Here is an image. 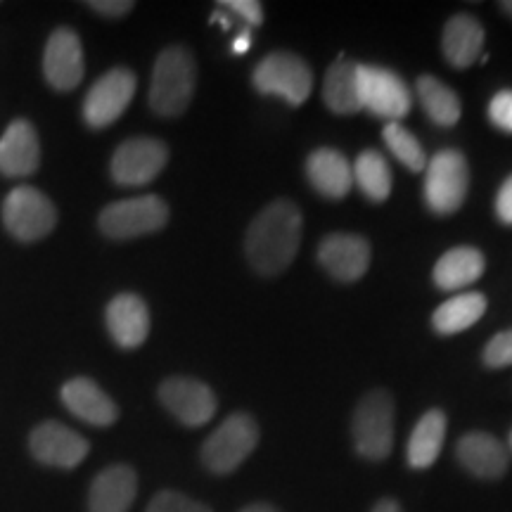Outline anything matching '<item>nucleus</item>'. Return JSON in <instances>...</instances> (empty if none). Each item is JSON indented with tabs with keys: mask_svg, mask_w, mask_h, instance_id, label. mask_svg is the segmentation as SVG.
<instances>
[{
	"mask_svg": "<svg viewBox=\"0 0 512 512\" xmlns=\"http://www.w3.org/2000/svg\"><path fill=\"white\" fill-rule=\"evenodd\" d=\"M302 211L290 200H275L247 228L245 252L261 275H278L292 264L302 245Z\"/></svg>",
	"mask_w": 512,
	"mask_h": 512,
	"instance_id": "1",
	"label": "nucleus"
},
{
	"mask_svg": "<svg viewBox=\"0 0 512 512\" xmlns=\"http://www.w3.org/2000/svg\"><path fill=\"white\" fill-rule=\"evenodd\" d=\"M197 83V64L188 48L169 46L159 53L150 81V107L159 117H178L188 110Z\"/></svg>",
	"mask_w": 512,
	"mask_h": 512,
	"instance_id": "2",
	"label": "nucleus"
},
{
	"mask_svg": "<svg viewBox=\"0 0 512 512\" xmlns=\"http://www.w3.org/2000/svg\"><path fill=\"white\" fill-rule=\"evenodd\" d=\"M351 434L358 456L384 460L394 446V399L387 389H375L358 401Z\"/></svg>",
	"mask_w": 512,
	"mask_h": 512,
	"instance_id": "3",
	"label": "nucleus"
},
{
	"mask_svg": "<svg viewBox=\"0 0 512 512\" xmlns=\"http://www.w3.org/2000/svg\"><path fill=\"white\" fill-rule=\"evenodd\" d=\"M259 444V427L247 413H233L209 434L202 446V463L214 475H230Z\"/></svg>",
	"mask_w": 512,
	"mask_h": 512,
	"instance_id": "4",
	"label": "nucleus"
},
{
	"mask_svg": "<svg viewBox=\"0 0 512 512\" xmlns=\"http://www.w3.org/2000/svg\"><path fill=\"white\" fill-rule=\"evenodd\" d=\"M252 83L259 93L278 95L290 102L292 107L304 105L309 100L313 88L311 67L302 57L287 53V50H275L256 64Z\"/></svg>",
	"mask_w": 512,
	"mask_h": 512,
	"instance_id": "5",
	"label": "nucleus"
},
{
	"mask_svg": "<svg viewBox=\"0 0 512 512\" xmlns=\"http://www.w3.org/2000/svg\"><path fill=\"white\" fill-rule=\"evenodd\" d=\"M169 221V207L162 197L140 195L114 202L100 211L98 226L107 238L131 240L162 230Z\"/></svg>",
	"mask_w": 512,
	"mask_h": 512,
	"instance_id": "6",
	"label": "nucleus"
},
{
	"mask_svg": "<svg viewBox=\"0 0 512 512\" xmlns=\"http://www.w3.org/2000/svg\"><path fill=\"white\" fill-rule=\"evenodd\" d=\"M470 188L467 159L458 150H441L427 162L425 202L434 214L448 216L463 207Z\"/></svg>",
	"mask_w": 512,
	"mask_h": 512,
	"instance_id": "7",
	"label": "nucleus"
},
{
	"mask_svg": "<svg viewBox=\"0 0 512 512\" xmlns=\"http://www.w3.org/2000/svg\"><path fill=\"white\" fill-rule=\"evenodd\" d=\"M3 221L15 240L36 242L53 233L57 209L41 190L31 188V185H19L3 204Z\"/></svg>",
	"mask_w": 512,
	"mask_h": 512,
	"instance_id": "8",
	"label": "nucleus"
},
{
	"mask_svg": "<svg viewBox=\"0 0 512 512\" xmlns=\"http://www.w3.org/2000/svg\"><path fill=\"white\" fill-rule=\"evenodd\" d=\"M358 93H361V107L373 112L375 117L401 121L411 112L413 98L406 81L392 69L375 67V64H358Z\"/></svg>",
	"mask_w": 512,
	"mask_h": 512,
	"instance_id": "9",
	"label": "nucleus"
},
{
	"mask_svg": "<svg viewBox=\"0 0 512 512\" xmlns=\"http://www.w3.org/2000/svg\"><path fill=\"white\" fill-rule=\"evenodd\" d=\"M136 93V76L131 69L114 67L102 74L83 100V119L91 128H105L117 121Z\"/></svg>",
	"mask_w": 512,
	"mask_h": 512,
	"instance_id": "10",
	"label": "nucleus"
},
{
	"mask_svg": "<svg viewBox=\"0 0 512 512\" xmlns=\"http://www.w3.org/2000/svg\"><path fill=\"white\" fill-rule=\"evenodd\" d=\"M169 162V150L157 138H131L124 140L112 155V178L124 188L145 185L162 174Z\"/></svg>",
	"mask_w": 512,
	"mask_h": 512,
	"instance_id": "11",
	"label": "nucleus"
},
{
	"mask_svg": "<svg viewBox=\"0 0 512 512\" xmlns=\"http://www.w3.org/2000/svg\"><path fill=\"white\" fill-rule=\"evenodd\" d=\"M159 401L185 427H202L214 418L216 396L209 384L192 377H169L159 384Z\"/></svg>",
	"mask_w": 512,
	"mask_h": 512,
	"instance_id": "12",
	"label": "nucleus"
},
{
	"mask_svg": "<svg viewBox=\"0 0 512 512\" xmlns=\"http://www.w3.org/2000/svg\"><path fill=\"white\" fill-rule=\"evenodd\" d=\"M29 448L38 463L72 470V467L83 463V458L91 451V444L62 422L48 420L34 427L29 437Z\"/></svg>",
	"mask_w": 512,
	"mask_h": 512,
	"instance_id": "13",
	"label": "nucleus"
},
{
	"mask_svg": "<svg viewBox=\"0 0 512 512\" xmlns=\"http://www.w3.org/2000/svg\"><path fill=\"white\" fill-rule=\"evenodd\" d=\"M86 72L81 38L76 31L60 27L50 34L43 53V74L55 91H74Z\"/></svg>",
	"mask_w": 512,
	"mask_h": 512,
	"instance_id": "14",
	"label": "nucleus"
},
{
	"mask_svg": "<svg viewBox=\"0 0 512 512\" xmlns=\"http://www.w3.org/2000/svg\"><path fill=\"white\" fill-rule=\"evenodd\" d=\"M318 261L339 283H354L368 271L370 245L361 235H328L318 247Z\"/></svg>",
	"mask_w": 512,
	"mask_h": 512,
	"instance_id": "15",
	"label": "nucleus"
},
{
	"mask_svg": "<svg viewBox=\"0 0 512 512\" xmlns=\"http://www.w3.org/2000/svg\"><path fill=\"white\" fill-rule=\"evenodd\" d=\"M107 330L121 349H136L150 335V311L138 294H117L105 311Z\"/></svg>",
	"mask_w": 512,
	"mask_h": 512,
	"instance_id": "16",
	"label": "nucleus"
},
{
	"mask_svg": "<svg viewBox=\"0 0 512 512\" xmlns=\"http://www.w3.org/2000/svg\"><path fill=\"white\" fill-rule=\"evenodd\" d=\"M138 494V475L131 465H110L93 479L88 491L91 512H128Z\"/></svg>",
	"mask_w": 512,
	"mask_h": 512,
	"instance_id": "17",
	"label": "nucleus"
},
{
	"mask_svg": "<svg viewBox=\"0 0 512 512\" xmlns=\"http://www.w3.org/2000/svg\"><path fill=\"white\" fill-rule=\"evenodd\" d=\"M41 166V143L27 119H15L0 138V174L10 178L31 176Z\"/></svg>",
	"mask_w": 512,
	"mask_h": 512,
	"instance_id": "18",
	"label": "nucleus"
},
{
	"mask_svg": "<svg viewBox=\"0 0 512 512\" xmlns=\"http://www.w3.org/2000/svg\"><path fill=\"white\" fill-rule=\"evenodd\" d=\"M62 403L76 418L95 427H110L119 418V408L110 396L88 377H74L62 387Z\"/></svg>",
	"mask_w": 512,
	"mask_h": 512,
	"instance_id": "19",
	"label": "nucleus"
},
{
	"mask_svg": "<svg viewBox=\"0 0 512 512\" xmlns=\"http://www.w3.org/2000/svg\"><path fill=\"white\" fill-rule=\"evenodd\" d=\"M456 458L470 475L479 479H498L508 472V448L486 432H470L458 441Z\"/></svg>",
	"mask_w": 512,
	"mask_h": 512,
	"instance_id": "20",
	"label": "nucleus"
},
{
	"mask_svg": "<svg viewBox=\"0 0 512 512\" xmlns=\"http://www.w3.org/2000/svg\"><path fill=\"white\" fill-rule=\"evenodd\" d=\"M306 176L316 192L328 200H342L354 185V174L347 157L332 147H318L306 159Z\"/></svg>",
	"mask_w": 512,
	"mask_h": 512,
	"instance_id": "21",
	"label": "nucleus"
},
{
	"mask_svg": "<svg viewBox=\"0 0 512 512\" xmlns=\"http://www.w3.org/2000/svg\"><path fill=\"white\" fill-rule=\"evenodd\" d=\"M484 48V27L475 17L460 12V15L448 19L444 38H441V50L448 64L456 69H467L479 60Z\"/></svg>",
	"mask_w": 512,
	"mask_h": 512,
	"instance_id": "22",
	"label": "nucleus"
},
{
	"mask_svg": "<svg viewBox=\"0 0 512 512\" xmlns=\"http://www.w3.org/2000/svg\"><path fill=\"white\" fill-rule=\"evenodd\" d=\"M486 268L484 254L475 247H456L434 266V285L444 292H456L477 283Z\"/></svg>",
	"mask_w": 512,
	"mask_h": 512,
	"instance_id": "23",
	"label": "nucleus"
},
{
	"mask_svg": "<svg viewBox=\"0 0 512 512\" xmlns=\"http://www.w3.org/2000/svg\"><path fill=\"white\" fill-rule=\"evenodd\" d=\"M323 100L335 114L361 112V93H358V62L349 57H337L325 74Z\"/></svg>",
	"mask_w": 512,
	"mask_h": 512,
	"instance_id": "24",
	"label": "nucleus"
},
{
	"mask_svg": "<svg viewBox=\"0 0 512 512\" xmlns=\"http://www.w3.org/2000/svg\"><path fill=\"white\" fill-rule=\"evenodd\" d=\"M446 439V415L432 408L418 420L408 439V465L413 470H427L437 463Z\"/></svg>",
	"mask_w": 512,
	"mask_h": 512,
	"instance_id": "25",
	"label": "nucleus"
},
{
	"mask_svg": "<svg viewBox=\"0 0 512 512\" xmlns=\"http://www.w3.org/2000/svg\"><path fill=\"white\" fill-rule=\"evenodd\" d=\"M486 311V297L482 292L456 294L432 313V325L439 335H456L477 323Z\"/></svg>",
	"mask_w": 512,
	"mask_h": 512,
	"instance_id": "26",
	"label": "nucleus"
},
{
	"mask_svg": "<svg viewBox=\"0 0 512 512\" xmlns=\"http://www.w3.org/2000/svg\"><path fill=\"white\" fill-rule=\"evenodd\" d=\"M351 174H354V183L368 200L384 202L392 195V169L377 150L361 152L351 166Z\"/></svg>",
	"mask_w": 512,
	"mask_h": 512,
	"instance_id": "27",
	"label": "nucleus"
},
{
	"mask_svg": "<svg viewBox=\"0 0 512 512\" xmlns=\"http://www.w3.org/2000/svg\"><path fill=\"white\" fill-rule=\"evenodd\" d=\"M418 95L425 112L430 114V119L439 126H453L460 121V114H463V105H460V98L451 88L446 86L444 81H439L437 76H420L418 79Z\"/></svg>",
	"mask_w": 512,
	"mask_h": 512,
	"instance_id": "28",
	"label": "nucleus"
},
{
	"mask_svg": "<svg viewBox=\"0 0 512 512\" xmlns=\"http://www.w3.org/2000/svg\"><path fill=\"white\" fill-rule=\"evenodd\" d=\"M384 143H387L392 155L399 159L403 166H408L411 171H422L427 169V155L418 143V138L408 131L401 121H392V124L384 126L382 131Z\"/></svg>",
	"mask_w": 512,
	"mask_h": 512,
	"instance_id": "29",
	"label": "nucleus"
},
{
	"mask_svg": "<svg viewBox=\"0 0 512 512\" xmlns=\"http://www.w3.org/2000/svg\"><path fill=\"white\" fill-rule=\"evenodd\" d=\"M145 512H211L207 505L178 491H162L152 498Z\"/></svg>",
	"mask_w": 512,
	"mask_h": 512,
	"instance_id": "30",
	"label": "nucleus"
},
{
	"mask_svg": "<svg viewBox=\"0 0 512 512\" xmlns=\"http://www.w3.org/2000/svg\"><path fill=\"white\" fill-rule=\"evenodd\" d=\"M484 363L489 368H508L512 366V328L498 332L489 339L484 349Z\"/></svg>",
	"mask_w": 512,
	"mask_h": 512,
	"instance_id": "31",
	"label": "nucleus"
},
{
	"mask_svg": "<svg viewBox=\"0 0 512 512\" xmlns=\"http://www.w3.org/2000/svg\"><path fill=\"white\" fill-rule=\"evenodd\" d=\"M219 8L240 17L247 27H261L264 24V5L259 0H221Z\"/></svg>",
	"mask_w": 512,
	"mask_h": 512,
	"instance_id": "32",
	"label": "nucleus"
},
{
	"mask_svg": "<svg viewBox=\"0 0 512 512\" xmlns=\"http://www.w3.org/2000/svg\"><path fill=\"white\" fill-rule=\"evenodd\" d=\"M489 119L496 128L512 133V91H498L489 102Z\"/></svg>",
	"mask_w": 512,
	"mask_h": 512,
	"instance_id": "33",
	"label": "nucleus"
},
{
	"mask_svg": "<svg viewBox=\"0 0 512 512\" xmlns=\"http://www.w3.org/2000/svg\"><path fill=\"white\" fill-rule=\"evenodd\" d=\"M86 5L102 17H124L133 8H136L131 0H91V3H86Z\"/></svg>",
	"mask_w": 512,
	"mask_h": 512,
	"instance_id": "34",
	"label": "nucleus"
},
{
	"mask_svg": "<svg viewBox=\"0 0 512 512\" xmlns=\"http://www.w3.org/2000/svg\"><path fill=\"white\" fill-rule=\"evenodd\" d=\"M496 216L505 226H512V174L505 178L496 195Z\"/></svg>",
	"mask_w": 512,
	"mask_h": 512,
	"instance_id": "35",
	"label": "nucleus"
},
{
	"mask_svg": "<svg viewBox=\"0 0 512 512\" xmlns=\"http://www.w3.org/2000/svg\"><path fill=\"white\" fill-rule=\"evenodd\" d=\"M249 48H252V34H249V31H240L238 38L233 41V53L245 55Z\"/></svg>",
	"mask_w": 512,
	"mask_h": 512,
	"instance_id": "36",
	"label": "nucleus"
},
{
	"mask_svg": "<svg viewBox=\"0 0 512 512\" xmlns=\"http://www.w3.org/2000/svg\"><path fill=\"white\" fill-rule=\"evenodd\" d=\"M373 512H403V510H401L399 503L392 501V498H384V501H380V503L375 505Z\"/></svg>",
	"mask_w": 512,
	"mask_h": 512,
	"instance_id": "37",
	"label": "nucleus"
},
{
	"mask_svg": "<svg viewBox=\"0 0 512 512\" xmlns=\"http://www.w3.org/2000/svg\"><path fill=\"white\" fill-rule=\"evenodd\" d=\"M211 24H221L223 29H233V24H230V17H226V12H223V10H216L214 15H211Z\"/></svg>",
	"mask_w": 512,
	"mask_h": 512,
	"instance_id": "38",
	"label": "nucleus"
},
{
	"mask_svg": "<svg viewBox=\"0 0 512 512\" xmlns=\"http://www.w3.org/2000/svg\"><path fill=\"white\" fill-rule=\"evenodd\" d=\"M240 512H280V510H275L273 505H268V503H252V505H247V508H242Z\"/></svg>",
	"mask_w": 512,
	"mask_h": 512,
	"instance_id": "39",
	"label": "nucleus"
},
{
	"mask_svg": "<svg viewBox=\"0 0 512 512\" xmlns=\"http://www.w3.org/2000/svg\"><path fill=\"white\" fill-rule=\"evenodd\" d=\"M501 10H503L505 15H508V17H512V0H503V3H501Z\"/></svg>",
	"mask_w": 512,
	"mask_h": 512,
	"instance_id": "40",
	"label": "nucleus"
},
{
	"mask_svg": "<svg viewBox=\"0 0 512 512\" xmlns=\"http://www.w3.org/2000/svg\"><path fill=\"white\" fill-rule=\"evenodd\" d=\"M510 451H512V432H510Z\"/></svg>",
	"mask_w": 512,
	"mask_h": 512,
	"instance_id": "41",
	"label": "nucleus"
}]
</instances>
